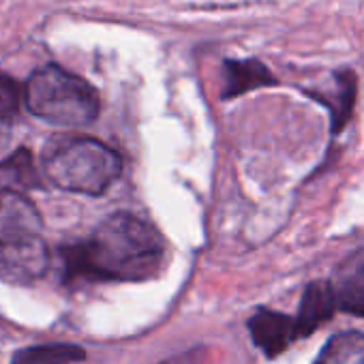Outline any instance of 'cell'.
Segmentation results:
<instances>
[{
  "label": "cell",
  "instance_id": "cell-1",
  "mask_svg": "<svg viewBox=\"0 0 364 364\" xmlns=\"http://www.w3.org/2000/svg\"><path fill=\"white\" fill-rule=\"evenodd\" d=\"M163 255L159 232L131 213L107 217L88 240L63 251L71 281H144L156 274Z\"/></svg>",
  "mask_w": 364,
  "mask_h": 364
},
{
  "label": "cell",
  "instance_id": "cell-2",
  "mask_svg": "<svg viewBox=\"0 0 364 364\" xmlns=\"http://www.w3.org/2000/svg\"><path fill=\"white\" fill-rule=\"evenodd\" d=\"M41 165L50 182L71 193L101 196L122 171L120 154L86 135H56L43 152Z\"/></svg>",
  "mask_w": 364,
  "mask_h": 364
},
{
  "label": "cell",
  "instance_id": "cell-3",
  "mask_svg": "<svg viewBox=\"0 0 364 364\" xmlns=\"http://www.w3.org/2000/svg\"><path fill=\"white\" fill-rule=\"evenodd\" d=\"M24 105L33 116L60 127H86L101 109L97 90L58 65H46L28 77Z\"/></svg>",
  "mask_w": 364,
  "mask_h": 364
},
{
  "label": "cell",
  "instance_id": "cell-4",
  "mask_svg": "<svg viewBox=\"0 0 364 364\" xmlns=\"http://www.w3.org/2000/svg\"><path fill=\"white\" fill-rule=\"evenodd\" d=\"M48 247L39 236L0 245V274L14 283H31L48 270Z\"/></svg>",
  "mask_w": 364,
  "mask_h": 364
},
{
  "label": "cell",
  "instance_id": "cell-5",
  "mask_svg": "<svg viewBox=\"0 0 364 364\" xmlns=\"http://www.w3.org/2000/svg\"><path fill=\"white\" fill-rule=\"evenodd\" d=\"M41 225L37 206L24 193L0 189V245L35 238Z\"/></svg>",
  "mask_w": 364,
  "mask_h": 364
},
{
  "label": "cell",
  "instance_id": "cell-6",
  "mask_svg": "<svg viewBox=\"0 0 364 364\" xmlns=\"http://www.w3.org/2000/svg\"><path fill=\"white\" fill-rule=\"evenodd\" d=\"M330 283L336 309L364 317V249L345 257Z\"/></svg>",
  "mask_w": 364,
  "mask_h": 364
},
{
  "label": "cell",
  "instance_id": "cell-7",
  "mask_svg": "<svg viewBox=\"0 0 364 364\" xmlns=\"http://www.w3.org/2000/svg\"><path fill=\"white\" fill-rule=\"evenodd\" d=\"M249 332L253 336V343L270 358L285 351L291 341L298 338L296 319L270 309H259L249 319Z\"/></svg>",
  "mask_w": 364,
  "mask_h": 364
},
{
  "label": "cell",
  "instance_id": "cell-8",
  "mask_svg": "<svg viewBox=\"0 0 364 364\" xmlns=\"http://www.w3.org/2000/svg\"><path fill=\"white\" fill-rule=\"evenodd\" d=\"M336 311V302L330 289L328 281H313L306 285L304 294H302V302H300V311L296 319V330H298V338L300 336H309L311 332H315L323 321H328Z\"/></svg>",
  "mask_w": 364,
  "mask_h": 364
},
{
  "label": "cell",
  "instance_id": "cell-9",
  "mask_svg": "<svg viewBox=\"0 0 364 364\" xmlns=\"http://www.w3.org/2000/svg\"><path fill=\"white\" fill-rule=\"evenodd\" d=\"M272 84H277V77L270 73V69L264 63L255 58L228 60L223 65V99H236L240 95Z\"/></svg>",
  "mask_w": 364,
  "mask_h": 364
},
{
  "label": "cell",
  "instance_id": "cell-10",
  "mask_svg": "<svg viewBox=\"0 0 364 364\" xmlns=\"http://www.w3.org/2000/svg\"><path fill=\"white\" fill-rule=\"evenodd\" d=\"M334 82H336V90L330 97L315 95V99L328 107L332 120V135H338L351 118L355 95H358V77L351 69H345L334 73Z\"/></svg>",
  "mask_w": 364,
  "mask_h": 364
},
{
  "label": "cell",
  "instance_id": "cell-11",
  "mask_svg": "<svg viewBox=\"0 0 364 364\" xmlns=\"http://www.w3.org/2000/svg\"><path fill=\"white\" fill-rule=\"evenodd\" d=\"M39 185L41 180L31 150L20 148L14 154H9L5 161H0V189L24 193L26 189H35Z\"/></svg>",
  "mask_w": 364,
  "mask_h": 364
},
{
  "label": "cell",
  "instance_id": "cell-12",
  "mask_svg": "<svg viewBox=\"0 0 364 364\" xmlns=\"http://www.w3.org/2000/svg\"><path fill=\"white\" fill-rule=\"evenodd\" d=\"M86 360V351L69 343L35 345L14 353L11 364H75Z\"/></svg>",
  "mask_w": 364,
  "mask_h": 364
},
{
  "label": "cell",
  "instance_id": "cell-13",
  "mask_svg": "<svg viewBox=\"0 0 364 364\" xmlns=\"http://www.w3.org/2000/svg\"><path fill=\"white\" fill-rule=\"evenodd\" d=\"M315 364H364V334L362 332H341L332 336Z\"/></svg>",
  "mask_w": 364,
  "mask_h": 364
},
{
  "label": "cell",
  "instance_id": "cell-14",
  "mask_svg": "<svg viewBox=\"0 0 364 364\" xmlns=\"http://www.w3.org/2000/svg\"><path fill=\"white\" fill-rule=\"evenodd\" d=\"M22 103H24V86H20L14 77L0 73V120L11 122L20 114Z\"/></svg>",
  "mask_w": 364,
  "mask_h": 364
},
{
  "label": "cell",
  "instance_id": "cell-15",
  "mask_svg": "<svg viewBox=\"0 0 364 364\" xmlns=\"http://www.w3.org/2000/svg\"><path fill=\"white\" fill-rule=\"evenodd\" d=\"M202 353L200 349H191V351H185V353H178L173 358H167L163 360L161 364H202Z\"/></svg>",
  "mask_w": 364,
  "mask_h": 364
},
{
  "label": "cell",
  "instance_id": "cell-16",
  "mask_svg": "<svg viewBox=\"0 0 364 364\" xmlns=\"http://www.w3.org/2000/svg\"><path fill=\"white\" fill-rule=\"evenodd\" d=\"M9 124H11V122L0 120V150L5 148V144H7V139H9Z\"/></svg>",
  "mask_w": 364,
  "mask_h": 364
}]
</instances>
